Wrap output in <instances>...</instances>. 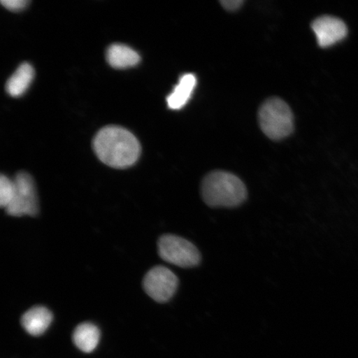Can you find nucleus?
Here are the masks:
<instances>
[{
    "label": "nucleus",
    "instance_id": "nucleus-1",
    "mask_svg": "<svg viewBox=\"0 0 358 358\" xmlns=\"http://www.w3.org/2000/svg\"><path fill=\"white\" fill-rule=\"evenodd\" d=\"M93 149L103 164L115 169L132 166L141 152L137 138L127 129L118 127L101 129L94 138Z\"/></svg>",
    "mask_w": 358,
    "mask_h": 358
},
{
    "label": "nucleus",
    "instance_id": "nucleus-2",
    "mask_svg": "<svg viewBox=\"0 0 358 358\" xmlns=\"http://www.w3.org/2000/svg\"><path fill=\"white\" fill-rule=\"evenodd\" d=\"M201 196L209 207L231 208L244 203L248 190L244 182L234 174L213 171L201 182Z\"/></svg>",
    "mask_w": 358,
    "mask_h": 358
},
{
    "label": "nucleus",
    "instance_id": "nucleus-3",
    "mask_svg": "<svg viewBox=\"0 0 358 358\" xmlns=\"http://www.w3.org/2000/svg\"><path fill=\"white\" fill-rule=\"evenodd\" d=\"M259 123L268 138L273 141L283 140L294 131L292 110L280 98H270L259 110Z\"/></svg>",
    "mask_w": 358,
    "mask_h": 358
},
{
    "label": "nucleus",
    "instance_id": "nucleus-4",
    "mask_svg": "<svg viewBox=\"0 0 358 358\" xmlns=\"http://www.w3.org/2000/svg\"><path fill=\"white\" fill-rule=\"evenodd\" d=\"M161 258L173 266L192 268L199 266L201 255L198 248L182 237L176 235L161 236L158 243Z\"/></svg>",
    "mask_w": 358,
    "mask_h": 358
},
{
    "label": "nucleus",
    "instance_id": "nucleus-5",
    "mask_svg": "<svg viewBox=\"0 0 358 358\" xmlns=\"http://www.w3.org/2000/svg\"><path fill=\"white\" fill-rule=\"evenodd\" d=\"M15 194L11 203L6 208L12 217H35L39 213V201L35 182L29 173L20 172L13 179Z\"/></svg>",
    "mask_w": 358,
    "mask_h": 358
},
{
    "label": "nucleus",
    "instance_id": "nucleus-6",
    "mask_svg": "<svg viewBox=\"0 0 358 358\" xmlns=\"http://www.w3.org/2000/svg\"><path fill=\"white\" fill-rule=\"evenodd\" d=\"M178 278L169 268L155 266L147 273L143 287L151 299L158 303H166L173 297L178 287Z\"/></svg>",
    "mask_w": 358,
    "mask_h": 358
},
{
    "label": "nucleus",
    "instance_id": "nucleus-7",
    "mask_svg": "<svg viewBox=\"0 0 358 358\" xmlns=\"http://www.w3.org/2000/svg\"><path fill=\"white\" fill-rule=\"evenodd\" d=\"M312 29L321 48H329L347 37L348 27L342 20L334 16H322L313 21Z\"/></svg>",
    "mask_w": 358,
    "mask_h": 358
},
{
    "label": "nucleus",
    "instance_id": "nucleus-8",
    "mask_svg": "<svg viewBox=\"0 0 358 358\" xmlns=\"http://www.w3.org/2000/svg\"><path fill=\"white\" fill-rule=\"evenodd\" d=\"M52 320V313L48 308L35 306L22 316L21 324L26 332L33 336H40L46 332Z\"/></svg>",
    "mask_w": 358,
    "mask_h": 358
},
{
    "label": "nucleus",
    "instance_id": "nucleus-9",
    "mask_svg": "<svg viewBox=\"0 0 358 358\" xmlns=\"http://www.w3.org/2000/svg\"><path fill=\"white\" fill-rule=\"evenodd\" d=\"M106 59L114 69H125L138 65L141 57L127 45L116 43L111 45L107 50Z\"/></svg>",
    "mask_w": 358,
    "mask_h": 358
},
{
    "label": "nucleus",
    "instance_id": "nucleus-10",
    "mask_svg": "<svg viewBox=\"0 0 358 358\" xmlns=\"http://www.w3.org/2000/svg\"><path fill=\"white\" fill-rule=\"evenodd\" d=\"M196 85V78L194 74H185L173 92L167 97L168 106L172 110H180L190 100Z\"/></svg>",
    "mask_w": 358,
    "mask_h": 358
},
{
    "label": "nucleus",
    "instance_id": "nucleus-11",
    "mask_svg": "<svg viewBox=\"0 0 358 358\" xmlns=\"http://www.w3.org/2000/svg\"><path fill=\"white\" fill-rule=\"evenodd\" d=\"M34 78V69L28 62H24L8 80L6 91L13 97H20L27 92Z\"/></svg>",
    "mask_w": 358,
    "mask_h": 358
},
{
    "label": "nucleus",
    "instance_id": "nucleus-12",
    "mask_svg": "<svg viewBox=\"0 0 358 358\" xmlns=\"http://www.w3.org/2000/svg\"><path fill=\"white\" fill-rule=\"evenodd\" d=\"M101 333L95 324L83 323L76 328L73 340L75 345L84 352H92L99 343Z\"/></svg>",
    "mask_w": 358,
    "mask_h": 358
},
{
    "label": "nucleus",
    "instance_id": "nucleus-13",
    "mask_svg": "<svg viewBox=\"0 0 358 358\" xmlns=\"http://www.w3.org/2000/svg\"><path fill=\"white\" fill-rule=\"evenodd\" d=\"M15 194V183L6 176L0 177V206L6 208Z\"/></svg>",
    "mask_w": 358,
    "mask_h": 358
},
{
    "label": "nucleus",
    "instance_id": "nucleus-14",
    "mask_svg": "<svg viewBox=\"0 0 358 358\" xmlns=\"http://www.w3.org/2000/svg\"><path fill=\"white\" fill-rule=\"evenodd\" d=\"M2 6L7 10L13 12H20L24 10L29 1L28 0H3Z\"/></svg>",
    "mask_w": 358,
    "mask_h": 358
},
{
    "label": "nucleus",
    "instance_id": "nucleus-15",
    "mask_svg": "<svg viewBox=\"0 0 358 358\" xmlns=\"http://www.w3.org/2000/svg\"><path fill=\"white\" fill-rule=\"evenodd\" d=\"M222 6L228 11H236L244 3L243 0H223L221 1Z\"/></svg>",
    "mask_w": 358,
    "mask_h": 358
}]
</instances>
